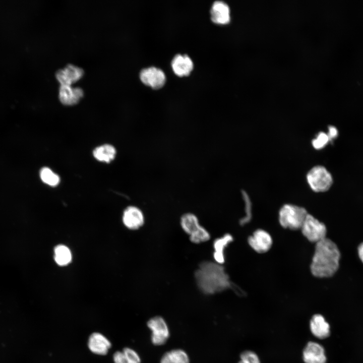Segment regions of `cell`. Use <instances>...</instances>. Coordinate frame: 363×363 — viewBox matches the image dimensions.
Masks as SVG:
<instances>
[{
  "instance_id": "cell-12",
  "label": "cell",
  "mask_w": 363,
  "mask_h": 363,
  "mask_svg": "<svg viewBox=\"0 0 363 363\" xmlns=\"http://www.w3.org/2000/svg\"><path fill=\"white\" fill-rule=\"evenodd\" d=\"M83 75L84 71L82 69L69 64L65 68L57 71L56 78L60 85H71L81 79Z\"/></svg>"
},
{
  "instance_id": "cell-6",
  "label": "cell",
  "mask_w": 363,
  "mask_h": 363,
  "mask_svg": "<svg viewBox=\"0 0 363 363\" xmlns=\"http://www.w3.org/2000/svg\"><path fill=\"white\" fill-rule=\"evenodd\" d=\"M300 229L302 234L312 243L316 244L326 237V225L310 214L307 215Z\"/></svg>"
},
{
  "instance_id": "cell-16",
  "label": "cell",
  "mask_w": 363,
  "mask_h": 363,
  "mask_svg": "<svg viewBox=\"0 0 363 363\" xmlns=\"http://www.w3.org/2000/svg\"><path fill=\"white\" fill-rule=\"evenodd\" d=\"M230 13L229 7L226 3L216 1L213 4L210 10L211 19L217 24H226L230 20Z\"/></svg>"
},
{
  "instance_id": "cell-18",
  "label": "cell",
  "mask_w": 363,
  "mask_h": 363,
  "mask_svg": "<svg viewBox=\"0 0 363 363\" xmlns=\"http://www.w3.org/2000/svg\"><path fill=\"white\" fill-rule=\"evenodd\" d=\"M233 240L232 236L226 233L214 240L213 244V254L215 262L222 265L225 262L224 250L226 247Z\"/></svg>"
},
{
  "instance_id": "cell-26",
  "label": "cell",
  "mask_w": 363,
  "mask_h": 363,
  "mask_svg": "<svg viewBox=\"0 0 363 363\" xmlns=\"http://www.w3.org/2000/svg\"><path fill=\"white\" fill-rule=\"evenodd\" d=\"M244 199L246 203V216L239 221L241 225H244L249 222L252 218L251 205L249 199L246 194H245Z\"/></svg>"
},
{
  "instance_id": "cell-15",
  "label": "cell",
  "mask_w": 363,
  "mask_h": 363,
  "mask_svg": "<svg viewBox=\"0 0 363 363\" xmlns=\"http://www.w3.org/2000/svg\"><path fill=\"white\" fill-rule=\"evenodd\" d=\"M83 95V90L80 87L60 85L59 89V99L65 105H72L77 103Z\"/></svg>"
},
{
  "instance_id": "cell-20",
  "label": "cell",
  "mask_w": 363,
  "mask_h": 363,
  "mask_svg": "<svg viewBox=\"0 0 363 363\" xmlns=\"http://www.w3.org/2000/svg\"><path fill=\"white\" fill-rule=\"evenodd\" d=\"M189 357L183 350L176 349L167 351L162 356L160 363H189Z\"/></svg>"
},
{
  "instance_id": "cell-10",
  "label": "cell",
  "mask_w": 363,
  "mask_h": 363,
  "mask_svg": "<svg viewBox=\"0 0 363 363\" xmlns=\"http://www.w3.org/2000/svg\"><path fill=\"white\" fill-rule=\"evenodd\" d=\"M302 359L305 363H326L325 350L321 344L309 341L303 349Z\"/></svg>"
},
{
  "instance_id": "cell-7",
  "label": "cell",
  "mask_w": 363,
  "mask_h": 363,
  "mask_svg": "<svg viewBox=\"0 0 363 363\" xmlns=\"http://www.w3.org/2000/svg\"><path fill=\"white\" fill-rule=\"evenodd\" d=\"M147 325L152 332V343L156 346L165 344L169 338V330L164 319L160 316L154 317L149 320Z\"/></svg>"
},
{
  "instance_id": "cell-23",
  "label": "cell",
  "mask_w": 363,
  "mask_h": 363,
  "mask_svg": "<svg viewBox=\"0 0 363 363\" xmlns=\"http://www.w3.org/2000/svg\"><path fill=\"white\" fill-rule=\"evenodd\" d=\"M40 176L43 183L50 186H56L60 182L59 176L48 167H43L41 169Z\"/></svg>"
},
{
  "instance_id": "cell-13",
  "label": "cell",
  "mask_w": 363,
  "mask_h": 363,
  "mask_svg": "<svg viewBox=\"0 0 363 363\" xmlns=\"http://www.w3.org/2000/svg\"><path fill=\"white\" fill-rule=\"evenodd\" d=\"M310 328L312 334L318 339H326L331 334L329 324L324 317L319 314H315L311 318Z\"/></svg>"
},
{
  "instance_id": "cell-14",
  "label": "cell",
  "mask_w": 363,
  "mask_h": 363,
  "mask_svg": "<svg viewBox=\"0 0 363 363\" xmlns=\"http://www.w3.org/2000/svg\"><path fill=\"white\" fill-rule=\"evenodd\" d=\"M123 221L129 229L135 230L141 227L144 223L142 211L135 206H129L124 211Z\"/></svg>"
},
{
  "instance_id": "cell-2",
  "label": "cell",
  "mask_w": 363,
  "mask_h": 363,
  "mask_svg": "<svg viewBox=\"0 0 363 363\" xmlns=\"http://www.w3.org/2000/svg\"><path fill=\"white\" fill-rule=\"evenodd\" d=\"M195 278L199 288L206 294H215L232 286L224 267L215 262H202L195 271Z\"/></svg>"
},
{
  "instance_id": "cell-24",
  "label": "cell",
  "mask_w": 363,
  "mask_h": 363,
  "mask_svg": "<svg viewBox=\"0 0 363 363\" xmlns=\"http://www.w3.org/2000/svg\"><path fill=\"white\" fill-rule=\"evenodd\" d=\"M329 142L330 140L327 133L320 132L312 140V144L315 149L320 150L324 148Z\"/></svg>"
},
{
  "instance_id": "cell-25",
  "label": "cell",
  "mask_w": 363,
  "mask_h": 363,
  "mask_svg": "<svg viewBox=\"0 0 363 363\" xmlns=\"http://www.w3.org/2000/svg\"><path fill=\"white\" fill-rule=\"evenodd\" d=\"M238 363H261L258 355L251 350H245L240 355Z\"/></svg>"
},
{
  "instance_id": "cell-9",
  "label": "cell",
  "mask_w": 363,
  "mask_h": 363,
  "mask_svg": "<svg viewBox=\"0 0 363 363\" xmlns=\"http://www.w3.org/2000/svg\"><path fill=\"white\" fill-rule=\"evenodd\" d=\"M248 242L254 251L259 253H264L270 250L273 241L268 232L259 229L248 237Z\"/></svg>"
},
{
  "instance_id": "cell-21",
  "label": "cell",
  "mask_w": 363,
  "mask_h": 363,
  "mask_svg": "<svg viewBox=\"0 0 363 363\" xmlns=\"http://www.w3.org/2000/svg\"><path fill=\"white\" fill-rule=\"evenodd\" d=\"M93 153L98 161L109 163L114 158L116 150L112 145L105 144L96 148Z\"/></svg>"
},
{
  "instance_id": "cell-4",
  "label": "cell",
  "mask_w": 363,
  "mask_h": 363,
  "mask_svg": "<svg viewBox=\"0 0 363 363\" xmlns=\"http://www.w3.org/2000/svg\"><path fill=\"white\" fill-rule=\"evenodd\" d=\"M180 223L183 230L189 235L191 242L200 244L210 238L209 232L200 225L198 217L194 214H184L180 218Z\"/></svg>"
},
{
  "instance_id": "cell-1",
  "label": "cell",
  "mask_w": 363,
  "mask_h": 363,
  "mask_svg": "<svg viewBox=\"0 0 363 363\" xmlns=\"http://www.w3.org/2000/svg\"><path fill=\"white\" fill-rule=\"evenodd\" d=\"M340 252L336 244L326 237L317 243L310 266L312 274L318 278L333 276L339 267Z\"/></svg>"
},
{
  "instance_id": "cell-8",
  "label": "cell",
  "mask_w": 363,
  "mask_h": 363,
  "mask_svg": "<svg viewBox=\"0 0 363 363\" xmlns=\"http://www.w3.org/2000/svg\"><path fill=\"white\" fill-rule=\"evenodd\" d=\"M140 78L143 83L154 89L162 87L166 81L164 72L154 67L142 70L140 73Z\"/></svg>"
},
{
  "instance_id": "cell-19",
  "label": "cell",
  "mask_w": 363,
  "mask_h": 363,
  "mask_svg": "<svg viewBox=\"0 0 363 363\" xmlns=\"http://www.w3.org/2000/svg\"><path fill=\"white\" fill-rule=\"evenodd\" d=\"M114 363H141L138 353L129 347H125L122 351H116L113 355Z\"/></svg>"
},
{
  "instance_id": "cell-27",
  "label": "cell",
  "mask_w": 363,
  "mask_h": 363,
  "mask_svg": "<svg viewBox=\"0 0 363 363\" xmlns=\"http://www.w3.org/2000/svg\"><path fill=\"white\" fill-rule=\"evenodd\" d=\"M327 134L330 142H332L338 137V131L335 126L331 125L328 127V131Z\"/></svg>"
},
{
  "instance_id": "cell-11",
  "label": "cell",
  "mask_w": 363,
  "mask_h": 363,
  "mask_svg": "<svg viewBox=\"0 0 363 363\" xmlns=\"http://www.w3.org/2000/svg\"><path fill=\"white\" fill-rule=\"evenodd\" d=\"M87 345L92 353L99 355H106L111 347L108 339L102 333L97 332L90 335Z\"/></svg>"
},
{
  "instance_id": "cell-28",
  "label": "cell",
  "mask_w": 363,
  "mask_h": 363,
  "mask_svg": "<svg viewBox=\"0 0 363 363\" xmlns=\"http://www.w3.org/2000/svg\"><path fill=\"white\" fill-rule=\"evenodd\" d=\"M357 254L359 259L363 263V242L360 243L357 247Z\"/></svg>"
},
{
  "instance_id": "cell-5",
  "label": "cell",
  "mask_w": 363,
  "mask_h": 363,
  "mask_svg": "<svg viewBox=\"0 0 363 363\" xmlns=\"http://www.w3.org/2000/svg\"><path fill=\"white\" fill-rule=\"evenodd\" d=\"M307 180L311 189L318 193L329 190L333 182L331 173L322 165L312 167L307 174Z\"/></svg>"
},
{
  "instance_id": "cell-3",
  "label": "cell",
  "mask_w": 363,
  "mask_h": 363,
  "mask_svg": "<svg viewBox=\"0 0 363 363\" xmlns=\"http://www.w3.org/2000/svg\"><path fill=\"white\" fill-rule=\"evenodd\" d=\"M309 213L302 207L288 204L283 205L279 212V221L284 228L291 230L301 228Z\"/></svg>"
},
{
  "instance_id": "cell-17",
  "label": "cell",
  "mask_w": 363,
  "mask_h": 363,
  "mask_svg": "<svg viewBox=\"0 0 363 363\" xmlns=\"http://www.w3.org/2000/svg\"><path fill=\"white\" fill-rule=\"evenodd\" d=\"M171 65L174 73L179 77L189 75L194 67L192 59L186 54H176L172 60Z\"/></svg>"
},
{
  "instance_id": "cell-22",
  "label": "cell",
  "mask_w": 363,
  "mask_h": 363,
  "mask_svg": "<svg viewBox=\"0 0 363 363\" xmlns=\"http://www.w3.org/2000/svg\"><path fill=\"white\" fill-rule=\"evenodd\" d=\"M54 260L60 266L68 265L72 260V255L69 249L64 245H58L54 249Z\"/></svg>"
}]
</instances>
